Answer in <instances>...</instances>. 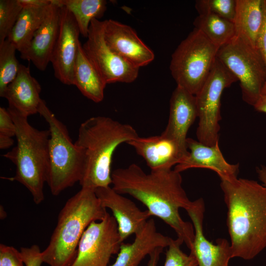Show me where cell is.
<instances>
[{
  "mask_svg": "<svg viewBox=\"0 0 266 266\" xmlns=\"http://www.w3.org/2000/svg\"><path fill=\"white\" fill-rule=\"evenodd\" d=\"M127 143L143 158L151 171L172 169L189 153L175 140L162 133L146 137L139 136Z\"/></svg>",
  "mask_w": 266,
  "mask_h": 266,
  "instance_id": "obj_16",
  "label": "cell"
},
{
  "mask_svg": "<svg viewBox=\"0 0 266 266\" xmlns=\"http://www.w3.org/2000/svg\"><path fill=\"white\" fill-rule=\"evenodd\" d=\"M236 0H198L195 7L199 14H212L233 23Z\"/></svg>",
  "mask_w": 266,
  "mask_h": 266,
  "instance_id": "obj_28",
  "label": "cell"
},
{
  "mask_svg": "<svg viewBox=\"0 0 266 266\" xmlns=\"http://www.w3.org/2000/svg\"><path fill=\"white\" fill-rule=\"evenodd\" d=\"M74 73V85L84 96L97 103L103 100L107 84L86 56L80 41Z\"/></svg>",
  "mask_w": 266,
  "mask_h": 266,
  "instance_id": "obj_23",
  "label": "cell"
},
{
  "mask_svg": "<svg viewBox=\"0 0 266 266\" xmlns=\"http://www.w3.org/2000/svg\"><path fill=\"white\" fill-rule=\"evenodd\" d=\"M237 81L216 58L207 78L195 95L199 118L196 135L200 142L209 146L219 143L222 95Z\"/></svg>",
  "mask_w": 266,
  "mask_h": 266,
  "instance_id": "obj_9",
  "label": "cell"
},
{
  "mask_svg": "<svg viewBox=\"0 0 266 266\" xmlns=\"http://www.w3.org/2000/svg\"><path fill=\"white\" fill-rule=\"evenodd\" d=\"M104 28V21L92 20L87 39L82 45L85 53L106 84L133 82L137 78L139 68L125 60L107 45Z\"/></svg>",
  "mask_w": 266,
  "mask_h": 266,
  "instance_id": "obj_10",
  "label": "cell"
},
{
  "mask_svg": "<svg viewBox=\"0 0 266 266\" xmlns=\"http://www.w3.org/2000/svg\"><path fill=\"white\" fill-rule=\"evenodd\" d=\"M20 251L15 247L0 244V266H24Z\"/></svg>",
  "mask_w": 266,
  "mask_h": 266,
  "instance_id": "obj_31",
  "label": "cell"
},
{
  "mask_svg": "<svg viewBox=\"0 0 266 266\" xmlns=\"http://www.w3.org/2000/svg\"><path fill=\"white\" fill-rule=\"evenodd\" d=\"M22 5H29L35 6H44L51 4L52 0H19Z\"/></svg>",
  "mask_w": 266,
  "mask_h": 266,
  "instance_id": "obj_36",
  "label": "cell"
},
{
  "mask_svg": "<svg viewBox=\"0 0 266 266\" xmlns=\"http://www.w3.org/2000/svg\"><path fill=\"white\" fill-rule=\"evenodd\" d=\"M16 126V146L4 155L16 166V174L11 179L24 186L33 200L39 204L44 200V185L49 166V130H38L28 122V117L14 108H7Z\"/></svg>",
  "mask_w": 266,
  "mask_h": 266,
  "instance_id": "obj_5",
  "label": "cell"
},
{
  "mask_svg": "<svg viewBox=\"0 0 266 266\" xmlns=\"http://www.w3.org/2000/svg\"><path fill=\"white\" fill-rule=\"evenodd\" d=\"M14 143L12 137L0 135V148L1 149H7L11 147Z\"/></svg>",
  "mask_w": 266,
  "mask_h": 266,
  "instance_id": "obj_38",
  "label": "cell"
},
{
  "mask_svg": "<svg viewBox=\"0 0 266 266\" xmlns=\"http://www.w3.org/2000/svg\"><path fill=\"white\" fill-rule=\"evenodd\" d=\"M198 117L195 95L177 86L170 100L168 123L162 133L175 140L183 149L188 150L187 133Z\"/></svg>",
  "mask_w": 266,
  "mask_h": 266,
  "instance_id": "obj_19",
  "label": "cell"
},
{
  "mask_svg": "<svg viewBox=\"0 0 266 266\" xmlns=\"http://www.w3.org/2000/svg\"><path fill=\"white\" fill-rule=\"evenodd\" d=\"M194 28L200 31L219 48L229 42L235 35L233 22L212 14H199Z\"/></svg>",
  "mask_w": 266,
  "mask_h": 266,
  "instance_id": "obj_25",
  "label": "cell"
},
{
  "mask_svg": "<svg viewBox=\"0 0 266 266\" xmlns=\"http://www.w3.org/2000/svg\"><path fill=\"white\" fill-rule=\"evenodd\" d=\"M104 21L105 42L119 56L139 68L154 60L153 51L132 27L112 19Z\"/></svg>",
  "mask_w": 266,
  "mask_h": 266,
  "instance_id": "obj_14",
  "label": "cell"
},
{
  "mask_svg": "<svg viewBox=\"0 0 266 266\" xmlns=\"http://www.w3.org/2000/svg\"><path fill=\"white\" fill-rule=\"evenodd\" d=\"M61 7L52 0L46 17L34 33L28 47L20 52L21 59L31 62L39 70H45L58 36Z\"/></svg>",
  "mask_w": 266,
  "mask_h": 266,
  "instance_id": "obj_18",
  "label": "cell"
},
{
  "mask_svg": "<svg viewBox=\"0 0 266 266\" xmlns=\"http://www.w3.org/2000/svg\"><path fill=\"white\" fill-rule=\"evenodd\" d=\"M95 192L102 206L111 211L122 242L139 233L152 216L147 210H141L133 201L110 186L98 188Z\"/></svg>",
  "mask_w": 266,
  "mask_h": 266,
  "instance_id": "obj_15",
  "label": "cell"
},
{
  "mask_svg": "<svg viewBox=\"0 0 266 266\" xmlns=\"http://www.w3.org/2000/svg\"><path fill=\"white\" fill-rule=\"evenodd\" d=\"M108 213L95 190L81 187L61 210L49 244L42 251L43 262L49 266H69L85 230L92 222L103 220Z\"/></svg>",
  "mask_w": 266,
  "mask_h": 266,
  "instance_id": "obj_4",
  "label": "cell"
},
{
  "mask_svg": "<svg viewBox=\"0 0 266 266\" xmlns=\"http://www.w3.org/2000/svg\"><path fill=\"white\" fill-rule=\"evenodd\" d=\"M164 248H158L153 252L149 256V259L146 266H158L161 254Z\"/></svg>",
  "mask_w": 266,
  "mask_h": 266,
  "instance_id": "obj_35",
  "label": "cell"
},
{
  "mask_svg": "<svg viewBox=\"0 0 266 266\" xmlns=\"http://www.w3.org/2000/svg\"><path fill=\"white\" fill-rule=\"evenodd\" d=\"M50 5H22L16 22L7 38L20 53L29 45L34 33L43 22Z\"/></svg>",
  "mask_w": 266,
  "mask_h": 266,
  "instance_id": "obj_24",
  "label": "cell"
},
{
  "mask_svg": "<svg viewBox=\"0 0 266 266\" xmlns=\"http://www.w3.org/2000/svg\"><path fill=\"white\" fill-rule=\"evenodd\" d=\"M39 113L47 122L50 132L47 184L52 194L58 196L79 182L83 169L82 154L73 143L66 126L41 100Z\"/></svg>",
  "mask_w": 266,
  "mask_h": 266,
  "instance_id": "obj_6",
  "label": "cell"
},
{
  "mask_svg": "<svg viewBox=\"0 0 266 266\" xmlns=\"http://www.w3.org/2000/svg\"><path fill=\"white\" fill-rule=\"evenodd\" d=\"M254 107L257 111L266 113V95H261Z\"/></svg>",
  "mask_w": 266,
  "mask_h": 266,
  "instance_id": "obj_37",
  "label": "cell"
},
{
  "mask_svg": "<svg viewBox=\"0 0 266 266\" xmlns=\"http://www.w3.org/2000/svg\"><path fill=\"white\" fill-rule=\"evenodd\" d=\"M138 136L133 126L109 117H92L82 123L74 142L83 157L79 182L81 187L96 190L110 186L111 166L115 150L122 143Z\"/></svg>",
  "mask_w": 266,
  "mask_h": 266,
  "instance_id": "obj_3",
  "label": "cell"
},
{
  "mask_svg": "<svg viewBox=\"0 0 266 266\" xmlns=\"http://www.w3.org/2000/svg\"><path fill=\"white\" fill-rule=\"evenodd\" d=\"M60 5L66 7L73 15L80 34L87 38L92 20L99 19L106 10L104 0H55Z\"/></svg>",
  "mask_w": 266,
  "mask_h": 266,
  "instance_id": "obj_26",
  "label": "cell"
},
{
  "mask_svg": "<svg viewBox=\"0 0 266 266\" xmlns=\"http://www.w3.org/2000/svg\"><path fill=\"white\" fill-rule=\"evenodd\" d=\"M122 243L115 219L108 213L103 220L92 222L85 230L76 257L68 266H108Z\"/></svg>",
  "mask_w": 266,
  "mask_h": 266,
  "instance_id": "obj_11",
  "label": "cell"
},
{
  "mask_svg": "<svg viewBox=\"0 0 266 266\" xmlns=\"http://www.w3.org/2000/svg\"><path fill=\"white\" fill-rule=\"evenodd\" d=\"M218 49L194 28L171 56L169 68L177 86L196 95L213 67Z\"/></svg>",
  "mask_w": 266,
  "mask_h": 266,
  "instance_id": "obj_7",
  "label": "cell"
},
{
  "mask_svg": "<svg viewBox=\"0 0 266 266\" xmlns=\"http://www.w3.org/2000/svg\"><path fill=\"white\" fill-rule=\"evenodd\" d=\"M20 252L25 266H41L43 262L42 252L36 244L29 247H21Z\"/></svg>",
  "mask_w": 266,
  "mask_h": 266,
  "instance_id": "obj_32",
  "label": "cell"
},
{
  "mask_svg": "<svg viewBox=\"0 0 266 266\" xmlns=\"http://www.w3.org/2000/svg\"><path fill=\"white\" fill-rule=\"evenodd\" d=\"M186 211L194 228V239L190 250L197 261L198 266H229L230 260L233 258L230 243L224 238H218L213 243L204 234L203 200L200 198L192 201Z\"/></svg>",
  "mask_w": 266,
  "mask_h": 266,
  "instance_id": "obj_13",
  "label": "cell"
},
{
  "mask_svg": "<svg viewBox=\"0 0 266 266\" xmlns=\"http://www.w3.org/2000/svg\"><path fill=\"white\" fill-rule=\"evenodd\" d=\"M15 46L7 39L0 44V96L16 77L20 64Z\"/></svg>",
  "mask_w": 266,
  "mask_h": 266,
  "instance_id": "obj_27",
  "label": "cell"
},
{
  "mask_svg": "<svg viewBox=\"0 0 266 266\" xmlns=\"http://www.w3.org/2000/svg\"><path fill=\"white\" fill-rule=\"evenodd\" d=\"M263 8L264 22L258 37L257 48L262 56L266 67V0H263ZM261 95H266V83L263 89Z\"/></svg>",
  "mask_w": 266,
  "mask_h": 266,
  "instance_id": "obj_34",
  "label": "cell"
},
{
  "mask_svg": "<svg viewBox=\"0 0 266 266\" xmlns=\"http://www.w3.org/2000/svg\"><path fill=\"white\" fill-rule=\"evenodd\" d=\"M16 128L7 109L0 107V135L12 137L16 136Z\"/></svg>",
  "mask_w": 266,
  "mask_h": 266,
  "instance_id": "obj_33",
  "label": "cell"
},
{
  "mask_svg": "<svg viewBox=\"0 0 266 266\" xmlns=\"http://www.w3.org/2000/svg\"><path fill=\"white\" fill-rule=\"evenodd\" d=\"M232 257L250 260L266 248V187L236 178L222 180Z\"/></svg>",
  "mask_w": 266,
  "mask_h": 266,
  "instance_id": "obj_2",
  "label": "cell"
},
{
  "mask_svg": "<svg viewBox=\"0 0 266 266\" xmlns=\"http://www.w3.org/2000/svg\"><path fill=\"white\" fill-rule=\"evenodd\" d=\"M188 155L174 166L179 172L192 168H202L215 171L221 181H232L237 178L239 164L229 163L224 158L219 143L213 146L203 144L198 140L187 138Z\"/></svg>",
  "mask_w": 266,
  "mask_h": 266,
  "instance_id": "obj_17",
  "label": "cell"
},
{
  "mask_svg": "<svg viewBox=\"0 0 266 266\" xmlns=\"http://www.w3.org/2000/svg\"><path fill=\"white\" fill-rule=\"evenodd\" d=\"M134 235L133 242L121 244L117 257L110 266H138L146 256L158 248L167 247L173 239L157 231L153 219Z\"/></svg>",
  "mask_w": 266,
  "mask_h": 266,
  "instance_id": "obj_20",
  "label": "cell"
},
{
  "mask_svg": "<svg viewBox=\"0 0 266 266\" xmlns=\"http://www.w3.org/2000/svg\"><path fill=\"white\" fill-rule=\"evenodd\" d=\"M264 16L263 0H236L233 21L235 35L257 48Z\"/></svg>",
  "mask_w": 266,
  "mask_h": 266,
  "instance_id": "obj_22",
  "label": "cell"
},
{
  "mask_svg": "<svg viewBox=\"0 0 266 266\" xmlns=\"http://www.w3.org/2000/svg\"><path fill=\"white\" fill-rule=\"evenodd\" d=\"M217 58L239 81L243 100L254 106L266 83V67L258 48L235 35L219 48Z\"/></svg>",
  "mask_w": 266,
  "mask_h": 266,
  "instance_id": "obj_8",
  "label": "cell"
},
{
  "mask_svg": "<svg viewBox=\"0 0 266 266\" xmlns=\"http://www.w3.org/2000/svg\"><path fill=\"white\" fill-rule=\"evenodd\" d=\"M60 6V30L50 63L57 79L65 85H74V67L80 33L72 13L66 7Z\"/></svg>",
  "mask_w": 266,
  "mask_h": 266,
  "instance_id": "obj_12",
  "label": "cell"
},
{
  "mask_svg": "<svg viewBox=\"0 0 266 266\" xmlns=\"http://www.w3.org/2000/svg\"><path fill=\"white\" fill-rule=\"evenodd\" d=\"M256 171L258 178L262 182V184L266 187V166H261L257 167Z\"/></svg>",
  "mask_w": 266,
  "mask_h": 266,
  "instance_id": "obj_39",
  "label": "cell"
},
{
  "mask_svg": "<svg viewBox=\"0 0 266 266\" xmlns=\"http://www.w3.org/2000/svg\"><path fill=\"white\" fill-rule=\"evenodd\" d=\"M184 243L177 238L172 239L167 247L164 266H198L197 261L191 253L187 255L180 248Z\"/></svg>",
  "mask_w": 266,
  "mask_h": 266,
  "instance_id": "obj_30",
  "label": "cell"
},
{
  "mask_svg": "<svg viewBox=\"0 0 266 266\" xmlns=\"http://www.w3.org/2000/svg\"><path fill=\"white\" fill-rule=\"evenodd\" d=\"M113 189L141 202L151 216L169 226L190 249L195 237L192 223L184 221L179 209L186 210L192 201L182 186L180 172L174 169L145 172L135 164L115 169L111 174Z\"/></svg>",
  "mask_w": 266,
  "mask_h": 266,
  "instance_id": "obj_1",
  "label": "cell"
},
{
  "mask_svg": "<svg viewBox=\"0 0 266 266\" xmlns=\"http://www.w3.org/2000/svg\"><path fill=\"white\" fill-rule=\"evenodd\" d=\"M22 8L19 0H0V44L7 38Z\"/></svg>",
  "mask_w": 266,
  "mask_h": 266,
  "instance_id": "obj_29",
  "label": "cell"
},
{
  "mask_svg": "<svg viewBox=\"0 0 266 266\" xmlns=\"http://www.w3.org/2000/svg\"><path fill=\"white\" fill-rule=\"evenodd\" d=\"M41 90L40 84L32 76L29 67L20 64L16 77L0 96L7 100L9 107L28 117L38 113L42 100Z\"/></svg>",
  "mask_w": 266,
  "mask_h": 266,
  "instance_id": "obj_21",
  "label": "cell"
}]
</instances>
